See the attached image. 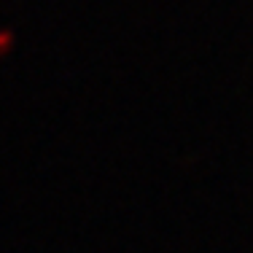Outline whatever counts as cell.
Returning a JSON list of instances; mask_svg holds the SVG:
<instances>
[{
    "instance_id": "1",
    "label": "cell",
    "mask_w": 253,
    "mask_h": 253,
    "mask_svg": "<svg viewBox=\"0 0 253 253\" xmlns=\"http://www.w3.org/2000/svg\"><path fill=\"white\" fill-rule=\"evenodd\" d=\"M8 43H11V35L8 33H0V54L8 49Z\"/></svg>"
}]
</instances>
